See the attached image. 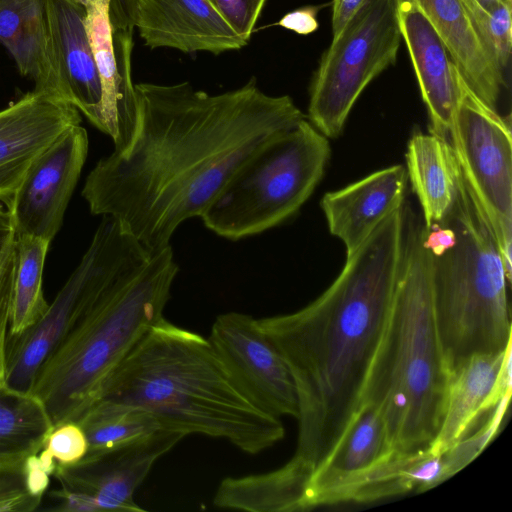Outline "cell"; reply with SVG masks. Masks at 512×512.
I'll use <instances>...</instances> for the list:
<instances>
[{"label": "cell", "instance_id": "28", "mask_svg": "<svg viewBox=\"0 0 512 512\" xmlns=\"http://www.w3.org/2000/svg\"><path fill=\"white\" fill-rule=\"evenodd\" d=\"M510 397L511 394L506 395L497 404V406L492 410L491 417L480 428V430L471 436L466 435L449 450L442 453L444 455L450 477L477 457L495 436L507 411Z\"/></svg>", "mask_w": 512, "mask_h": 512}, {"label": "cell", "instance_id": "7", "mask_svg": "<svg viewBox=\"0 0 512 512\" xmlns=\"http://www.w3.org/2000/svg\"><path fill=\"white\" fill-rule=\"evenodd\" d=\"M330 154L328 138L306 118L253 152L200 219L207 229L232 241L279 226L310 198Z\"/></svg>", "mask_w": 512, "mask_h": 512}, {"label": "cell", "instance_id": "2", "mask_svg": "<svg viewBox=\"0 0 512 512\" xmlns=\"http://www.w3.org/2000/svg\"><path fill=\"white\" fill-rule=\"evenodd\" d=\"M403 222L402 207L346 257L337 278L305 307L256 319L293 376L298 437L290 459L311 473L361 405L397 277Z\"/></svg>", "mask_w": 512, "mask_h": 512}, {"label": "cell", "instance_id": "30", "mask_svg": "<svg viewBox=\"0 0 512 512\" xmlns=\"http://www.w3.org/2000/svg\"><path fill=\"white\" fill-rule=\"evenodd\" d=\"M16 262V237L0 259V384H6V349Z\"/></svg>", "mask_w": 512, "mask_h": 512}, {"label": "cell", "instance_id": "32", "mask_svg": "<svg viewBox=\"0 0 512 512\" xmlns=\"http://www.w3.org/2000/svg\"><path fill=\"white\" fill-rule=\"evenodd\" d=\"M231 29L248 43L266 0H207Z\"/></svg>", "mask_w": 512, "mask_h": 512}, {"label": "cell", "instance_id": "20", "mask_svg": "<svg viewBox=\"0 0 512 512\" xmlns=\"http://www.w3.org/2000/svg\"><path fill=\"white\" fill-rule=\"evenodd\" d=\"M407 182L405 166L396 164L324 194L321 209L330 233L344 244L346 257L403 207Z\"/></svg>", "mask_w": 512, "mask_h": 512}, {"label": "cell", "instance_id": "3", "mask_svg": "<svg viewBox=\"0 0 512 512\" xmlns=\"http://www.w3.org/2000/svg\"><path fill=\"white\" fill-rule=\"evenodd\" d=\"M100 399L146 409L168 430L224 439L248 454L285 435L279 417L238 390L208 338L165 318L111 372Z\"/></svg>", "mask_w": 512, "mask_h": 512}, {"label": "cell", "instance_id": "21", "mask_svg": "<svg viewBox=\"0 0 512 512\" xmlns=\"http://www.w3.org/2000/svg\"><path fill=\"white\" fill-rule=\"evenodd\" d=\"M423 13L444 43L469 89L498 111L507 87L505 71L475 28L461 0H409Z\"/></svg>", "mask_w": 512, "mask_h": 512}, {"label": "cell", "instance_id": "6", "mask_svg": "<svg viewBox=\"0 0 512 512\" xmlns=\"http://www.w3.org/2000/svg\"><path fill=\"white\" fill-rule=\"evenodd\" d=\"M456 239L432 255L435 318L448 368L474 354L511 346L508 277L487 219L461 173L446 217Z\"/></svg>", "mask_w": 512, "mask_h": 512}, {"label": "cell", "instance_id": "8", "mask_svg": "<svg viewBox=\"0 0 512 512\" xmlns=\"http://www.w3.org/2000/svg\"><path fill=\"white\" fill-rule=\"evenodd\" d=\"M79 264L45 314L19 334L8 335L6 385L30 393L37 372L82 314L115 280L151 256L116 219L102 216Z\"/></svg>", "mask_w": 512, "mask_h": 512}, {"label": "cell", "instance_id": "25", "mask_svg": "<svg viewBox=\"0 0 512 512\" xmlns=\"http://www.w3.org/2000/svg\"><path fill=\"white\" fill-rule=\"evenodd\" d=\"M76 423L86 435L87 452L127 446L166 429L146 409L105 399L95 402Z\"/></svg>", "mask_w": 512, "mask_h": 512}, {"label": "cell", "instance_id": "9", "mask_svg": "<svg viewBox=\"0 0 512 512\" xmlns=\"http://www.w3.org/2000/svg\"><path fill=\"white\" fill-rule=\"evenodd\" d=\"M399 0H366L323 53L310 86L308 121L337 138L365 88L395 64L402 42Z\"/></svg>", "mask_w": 512, "mask_h": 512}, {"label": "cell", "instance_id": "35", "mask_svg": "<svg viewBox=\"0 0 512 512\" xmlns=\"http://www.w3.org/2000/svg\"><path fill=\"white\" fill-rule=\"evenodd\" d=\"M15 231L10 212L0 204V259L8 246L15 238Z\"/></svg>", "mask_w": 512, "mask_h": 512}, {"label": "cell", "instance_id": "12", "mask_svg": "<svg viewBox=\"0 0 512 512\" xmlns=\"http://www.w3.org/2000/svg\"><path fill=\"white\" fill-rule=\"evenodd\" d=\"M208 340L247 400L270 415L297 418L298 398L291 371L256 318L240 312L220 314Z\"/></svg>", "mask_w": 512, "mask_h": 512}, {"label": "cell", "instance_id": "15", "mask_svg": "<svg viewBox=\"0 0 512 512\" xmlns=\"http://www.w3.org/2000/svg\"><path fill=\"white\" fill-rule=\"evenodd\" d=\"M70 103L33 90L0 111V201L5 205L33 160L66 128L80 124Z\"/></svg>", "mask_w": 512, "mask_h": 512}, {"label": "cell", "instance_id": "23", "mask_svg": "<svg viewBox=\"0 0 512 512\" xmlns=\"http://www.w3.org/2000/svg\"><path fill=\"white\" fill-rule=\"evenodd\" d=\"M0 43L34 90L59 97L42 0H0Z\"/></svg>", "mask_w": 512, "mask_h": 512}, {"label": "cell", "instance_id": "5", "mask_svg": "<svg viewBox=\"0 0 512 512\" xmlns=\"http://www.w3.org/2000/svg\"><path fill=\"white\" fill-rule=\"evenodd\" d=\"M179 271L171 245L110 284L39 368L31 393L54 428L77 422L141 338L164 316Z\"/></svg>", "mask_w": 512, "mask_h": 512}, {"label": "cell", "instance_id": "10", "mask_svg": "<svg viewBox=\"0 0 512 512\" xmlns=\"http://www.w3.org/2000/svg\"><path fill=\"white\" fill-rule=\"evenodd\" d=\"M451 143L463 178L496 240L508 277L512 259V136L510 114L486 106L461 76Z\"/></svg>", "mask_w": 512, "mask_h": 512}, {"label": "cell", "instance_id": "36", "mask_svg": "<svg viewBox=\"0 0 512 512\" xmlns=\"http://www.w3.org/2000/svg\"><path fill=\"white\" fill-rule=\"evenodd\" d=\"M77 2H79L80 4L82 5H85V3L88 1V0H75Z\"/></svg>", "mask_w": 512, "mask_h": 512}, {"label": "cell", "instance_id": "37", "mask_svg": "<svg viewBox=\"0 0 512 512\" xmlns=\"http://www.w3.org/2000/svg\"><path fill=\"white\" fill-rule=\"evenodd\" d=\"M510 1H512V0H510Z\"/></svg>", "mask_w": 512, "mask_h": 512}, {"label": "cell", "instance_id": "26", "mask_svg": "<svg viewBox=\"0 0 512 512\" xmlns=\"http://www.w3.org/2000/svg\"><path fill=\"white\" fill-rule=\"evenodd\" d=\"M50 242L22 235L16 237V262L8 335L19 334L47 311L43 293V269Z\"/></svg>", "mask_w": 512, "mask_h": 512}, {"label": "cell", "instance_id": "13", "mask_svg": "<svg viewBox=\"0 0 512 512\" xmlns=\"http://www.w3.org/2000/svg\"><path fill=\"white\" fill-rule=\"evenodd\" d=\"M84 6L102 88L105 134L120 151L131 141L138 119L131 68L135 0H88Z\"/></svg>", "mask_w": 512, "mask_h": 512}, {"label": "cell", "instance_id": "29", "mask_svg": "<svg viewBox=\"0 0 512 512\" xmlns=\"http://www.w3.org/2000/svg\"><path fill=\"white\" fill-rule=\"evenodd\" d=\"M41 451L57 465H72L85 456L88 441L78 423L68 422L50 432Z\"/></svg>", "mask_w": 512, "mask_h": 512}, {"label": "cell", "instance_id": "1", "mask_svg": "<svg viewBox=\"0 0 512 512\" xmlns=\"http://www.w3.org/2000/svg\"><path fill=\"white\" fill-rule=\"evenodd\" d=\"M135 91L131 141L96 163L82 196L93 215L116 219L151 255L201 217L253 152L307 118L290 96L268 95L254 78L219 94L187 81Z\"/></svg>", "mask_w": 512, "mask_h": 512}, {"label": "cell", "instance_id": "11", "mask_svg": "<svg viewBox=\"0 0 512 512\" xmlns=\"http://www.w3.org/2000/svg\"><path fill=\"white\" fill-rule=\"evenodd\" d=\"M184 434L160 430L133 444L101 452H87L72 465H57L53 477L59 489L49 493L51 510L67 512L143 511L134 493L154 463Z\"/></svg>", "mask_w": 512, "mask_h": 512}, {"label": "cell", "instance_id": "17", "mask_svg": "<svg viewBox=\"0 0 512 512\" xmlns=\"http://www.w3.org/2000/svg\"><path fill=\"white\" fill-rule=\"evenodd\" d=\"M398 19L429 118V132L455 137L461 75L433 26L409 0L398 1Z\"/></svg>", "mask_w": 512, "mask_h": 512}, {"label": "cell", "instance_id": "18", "mask_svg": "<svg viewBox=\"0 0 512 512\" xmlns=\"http://www.w3.org/2000/svg\"><path fill=\"white\" fill-rule=\"evenodd\" d=\"M511 385V346L457 363L450 370L443 417L429 450L442 454L468 435L482 414L511 394Z\"/></svg>", "mask_w": 512, "mask_h": 512}, {"label": "cell", "instance_id": "22", "mask_svg": "<svg viewBox=\"0 0 512 512\" xmlns=\"http://www.w3.org/2000/svg\"><path fill=\"white\" fill-rule=\"evenodd\" d=\"M407 180L426 227L442 222L458 197L461 170L452 145L433 133H412L405 153Z\"/></svg>", "mask_w": 512, "mask_h": 512}, {"label": "cell", "instance_id": "27", "mask_svg": "<svg viewBox=\"0 0 512 512\" xmlns=\"http://www.w3.org/2000/svg\"><path fill=\"white\" fill-rule=\"evenodd\" d=\"M475 28L505 71L512 48V1L461 0Z\"/></svg>", "mask_w": 512, "mask_h": 512}, {"label": "cell", "instance_id": "16", "mask_svg": "<svg viewBox=\"0 0 512 512\" xmlns=\"http://www.w3.org/2000/svg\"><path fill=\"white\" fill-rule=\"evenodd\" d=\"M59 97L105 133L102 88L85 26V6L75 0H42Z\"/></svg>", "mask_w": 512, "mask_h": 512}, {"label": "cell", "instance_id": "14", "mask_svg": "<svg viewBox=\"0 0 512 512\" xmlns=\"http://www.w3.org/2000/svg\"><path fill=\"white\" fill-rule=\"evenodd\" d=\"M89 147L80 124L61 132L31 163L6 204L15 236L51 242L60 230Z\"/></svg>", "mask_w": 512, "mask_h": 512}, {"label": "cell", "instance_id": "34", "mask_svg": "<svg viewBox=\"0 0 512 512\" xmlns=\"http://www.w3.org/2000/svg\"><path fill=\"white\" fill-rule=\"evenodd\" d=\"M366 0H333L332 1V35L335 36L343 28L353 14Z\"/></svg>", "mask_w": 512, "mask_h": 512}, {"label": "cell", "instance_id": "24", "mask_svg": "<svg viewBox=\"0 0 512 512\" xmlns=\"http://www.w3.org/2000/svg\"><path fill=\"white\" fill-rule=\"evenodd\" d=\"M53 429L37 396L0 384V469H22L41 452Z\"/></svg>", "mask_w": 512, "mask_h": 512}, {"label": "cell", "instance_id": "33", "mask_svg": "<svg viewBox=\"0 0 512 512\" xmlns=\"http://www.w3.org/2000/svg\"><path fill=\"white\" fill-rule=\"evenodd\" d=\"M320 7L304 6L285 14L278 25L297 34L307 35L318 28L317 13Z\"/></svg>", "mask_w": 512, "mask_h": 512}, {"label": "cell", "instance_id": "31", "mask_svg": "<svg viewBox=\"0 0 512 512\" xmlns=\"http://www.w3.org/2000/svg\"><path fill=\"white\" fill-rule=\"evenodd\" d=\"M41 502L28 488L24 467L0 469V512H32Z\"/></svg>", "mask_w": 512, "mask_h": 512}, {"label": "cell", "instance_id": "4", "mask_svg": "<svg viewBox=\"0 0 512 512\" xmlns=\"http://www.w3.org/2000/svg\"><path fill=\"white\" fill-rule=\"evenodd\" d=\"M403 212L399 268L361 405L379 411L394 451L411 453L429 448L436 437L450 369L436 324L432 255L424 244V223L421 214L407 206Z\"/></svg>", "mask_w": 512, "mask_h": 512}, {"label": "cell", "instance_id": "19", "mask_svg": "<svg viewBox=\"0 0 512 512\" xmlns=\"http://www.w3.org/2000/svg\"><path fill=\"white\" fill-rule=\"evenodd\" d=\"M134 23L151 49L218 55L247 44L207 0H136Z\"/></svg>", "mask_w": 512, "mask_h": 512}]
</instances>
